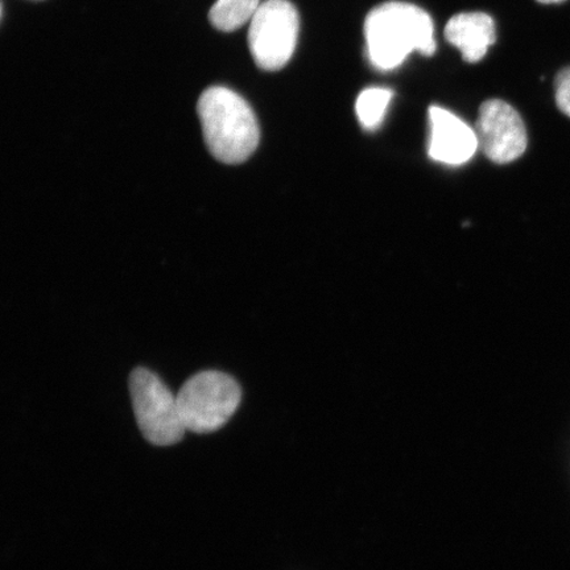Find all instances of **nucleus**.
I'll use <instances>...</instances> for the list:
<instances>
[{"instance_id": "1", "label": "nucleus", "mask_w": 570, "mask_h": 570, "mask_svg": "<svg viewBox=\"0 0 570 570\" xmlns=\"http://www.w3.org/2000/svg\"><path fill=\"white\" fill-rule=\"evenodd\" d=\"M363 31L368 59L380 70L402 66L413 51L425 56L436 52L433 20L417 6L390 2L376 7L370 11Z\"/></svg>"}, {"instance_id": "2", "label": "nucleus", "mask_w": 570, "mask_h": 570, "mask_svg": "<svg viewBox=\"0 0 570 570\" xmlns=\"http://www.w3.org/2000/svg\"><path fill=\"white\" fill-rule=\"evenodd\" d=\"M197 111L206 147L214 159L237 166L258 148V119L237 92L223 87L209 88L199 97Z\"/></svg>"}, {"instance_id": "3", "label": "nucleus", "mask_w": 570, "mask_h": 570, "mask_svg": "<svg viewBox=\"0 0 570 570\" xmlns=\"http://www.w3.org/2000/svg\"><path fill=\"white\" fill-rule=\"evenodd\" d=\"M242 392L234 377L219 372H203L185 382L177 394L185 430L210 433L223 428L240 403Z\"/></svg>"}, {"instance_id": "4", "label": "nucleus", "mask_w": 570, "mask_h": 570, "mask_svg": "<svg viewBox=\"0 0 570 570\" xmlns=\"http://www.w3.org/2000/svg\"><path fill=\"white\" fill-rule=\"evenodd\" d=\"M135 417L145 438L155 445L178 443L185 430L177 396L160 377L147 368H135L130 375Z\"/></svg>"}, {"instance_id": "5", "label": "nucleus", "mask_w": 570, "mask_h": 570, "mask_svg": "<svg viewBox=\"0 0 570 570\" xmlns=\"http://www.w3.org/2000/svg\"><path fill=\"white\" fill-rule=\"evenodd\" d=\"M301 19L288 0H266L249 21L248 47L262 70H281L294 56Z\"/></svg>"}, {"instance_id": "6", "label": "nucleus", "mask_w": 570, "mask_h": 570, "mask_svg": "<svg viewBox=\"0 0 570 570\" xmlns=\"http://www.w3.org/2000/svg\"><path fill=\"white\" fill-rule=\"evenodd\" d=\"M475 132L482 153L491 161L508 164L525 153L527 131L523 119L514 107L501 99H490L482 104Z\"/></svg>"}, {"instance_id": "7", "label": "nucleus", "mask_w": 570, "mask_h": 570, "mask_svg": "<svg viewBox=\"0 0 570 570\" xmlns=\"http://www.w3.org/2000/svg\"><path fill=\"white\" fill-rule=\"evenodd\" d=\"M428 120H430L428 154L431 159L448 166H461L473 158L476 149L480 148L479 138L473 128L439 106H431Z\"/></svg>"}, {"instance_id": "8", "label": "nucleus", "mask_w": 570, "mask_h": 570, "mask_svg": "<svg viewBox=\"0 0 570 570\" xmlns=\"http://www.w3.org/2000/svg\"><path fill=\"white\" fill-rule=\"evenodd\" d=\"M445 38L460 49L462 59L479 62L494 46L497 35L494 20L483 12H462L448 21Z\"/></svg>"}, {"instance_id": "9", "label": "nucleus", "mask_w": 570, "mask_h": 570, "mask_svg": "<svg viewBox=\"0 0 570 570\" xmlns=\"http://www.w3.org/2000/svg\"><path fill=\"white\" fill-rule=\"evenodd\" d=\"M261 4V0H217L209 12L210 23L218 31L233 32L252 21Z\"/></svg>"}, {"instance_id": "10", "label": "nucleus", "mask_w": 570, "mask_h": 570, "mask_svg": "<svg viewBox=\"0 0 570 570\" xmlns=\"http://www.w3.org/2000/svg\"><path fill=\"white\" fill-rule=\"evenodd\" d=\"M392 97L394 92L384 88H370L361 92L355 111L363 128L372 131L382 125Z\"/></svg>"}, {"instance_id": "11", "label": "nucleus", "mask_w": 570, "mask_h": 570, "mask_svg": "<svg viewBox=\"0 0 570 570\" xmlns=\"http://www.w3.org/2000/svg\"><path fill=\"white\" fill-rule=\"evenodd\" d=\"M556 104L561 112L570 118V68L561 70L556 77Z\"/></svg>"}, {"instance_id": "12", "label": "nucleus", "mask_w": 570, "mask_h": 570, "mask_svg": "<svg viewBox=\"0 0 570 570\" xmlns=\"http://www.w3.org/2000/svg\"><path fill=\"white\" fill-rule=\"evenodd\" d=\"M538 2L546 3V4H553V3L564 2V0H538Z\"/></svg>"}]
</instances>
